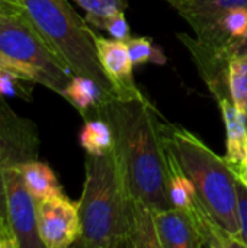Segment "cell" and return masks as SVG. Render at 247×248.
I'll return each mask as SVG.
<instances>
[{
    "label": "cell",
    "instance_id": "obj_7",
    "mask_svg": "<svg viewBox=\"0 0 247 248\" xmlns=\"http://www.w3.org/2000/svg\"><path fill=\"white\" fill-rule=\"evenodd\" d=\"M41 138L36 125L19 116L0 99V160L3 167H19L39 155Z\"/></svg>",
    "mask_w": 247,
    "mask_h": 248
},
{
    "label": "cell",
    "instance_id": "obj_16",
    "mask_svg": "<svg viewBox=\"0 0 247 248\" xmlns=\"http://www.w3.org/2000/svg\"><path fill=\"white\" fill-rule=\"evenodd\" d=\"M19 169L29 193L36 202L63 193V187L54 170L45 161H39L36 158L19 166Z\"/></svg>",
    "mask_w": 247,
    "mask_h": 248
},
{
    "label": "cell",
    "instance_id": "obj_17",
    "mask_svg": "<svg viewBox=\"0 0 247 248\" xmlns=\"http://www.w3.org/2000/svg\"><path fill=\"white\" fill-rule=\"evenodd\" d=\"M80 147L86 154L100 155L114 148V135L111 125L99 116L84 119V125L79 134Z\"/></svg>",
    "mask_w": 247,
    "mask_h": 248
},
{
    "label": "cell",
    "instance_id": "obj_6",
    "mask_svg": "<svg viewBox=\"0 0 247 248\" xmlns=\"http://www.w3.org/2000/svg\"><path fill=\"white\" fill-rule=\"evenodd\" d=\"M38 234L45 248H67L80 237L79 205L64 193L36 202Z\"/></svg>",
    "mask_w": 247,
    "mask_h": 248
},
{
    "label": "cell",
    "instance_id": "obj_28",
    "mask_svg": "<svg viewBox=\"0 0 247 248\" xmlns=\"http://www.w3.org/2000/svg\"><path fill=\"white\" fill-rule=\"evenodd\" d=\"M6 209V196H4V186H3V177L0 171V211Z\"/></svg>",
    "mask_w": 247,
    "mask_h": 248
},
{
    "label": "cell",
    "instance_id": "obj_29",
    "mask_svg": "<svg viewBox=\"0 0 247 248\" xmlns=\"http://www.w3.org/2000/svg\"><path fill=\"white\" fill-rule=\"evenodd\" d=\"M237 176H239V177H242V179H243V180L247 183V167L243 170V171H242V173H239Z\"/></svg>",
    "mask_w": 247,
    "mask_h": 248
},
{
    "label": "cell",
    "instance_id": "obj_11",
    "mask_svg": "<svg viewBox=\"0 0 247 248\" xmlns=\"http://www.w3.org/2000/svg\"><path fill=\"white\" fill-rule=\"evenodd\" d=\"M154 228L160 248L205 247L197 225L186 209H154Z\"/></svg>",
    "mask_w": 247,
    "mask_h": 248
},
{
    "label": "cell",
    "instance_id": "obj_1",
    "mask_svg": "<svg viewBox=\"0 0 247 248\" xmlns=\"http://www.w3.org/2000/svg\"><path fill=\"white\" fill-rule=\"evenodd\" d=\"M92 116L103 118L111 125L114 151L134 202L150 209L173 208L162 137L165 118L153 102L143 93L132 97L114 96L87 118Z\"/></svg>",
    "mask_w": 247,
    "mask_h": 248
},
{
    "label": "cell",
    "instance_id": "obj_30",
    "mask_svg": "<svg viewBox=\"0 0 247 248\" xmlns=\"http://www.w3.org/2000/svg\"><path fill=\"white\" fill-rule=\"evenodd\" d=\"M245 116H246V122H247V108H246V112H245Z\"/></svg>",
    "mask_w": 247,
    "mask_h": 248
},
{
    "label": "cell",
    "instance_id": "obj_22",
    "mask_svg": "<svg viewBox=\"0 0 247 248\" xmlns=\"http://www.w3.org/2000/svg\"><path fill=\"white\" fill-rule=\"evenodd\" d=\"M87 16H108L116 12H125L128 7L127 0H73Z\"/></svg>",
    "mask_w": 247,
    "mask_h": 248
},
{
    "label": "cell",
    "instance_id": "obj_8",
    "mask_svg": "<svg viewBox=\"0 0 247 248\" xmlns=\"http://www.w3.org/2000/svg\"><path fill=\"white\" fill-rule=\"evenodd\" d=\"M6 209L20 248H42L36 225V201L29 193L19 167L1 169Z\"/></svg>",
    "mask_w": 247,
    "mask_h": 248
},
{
    "label": "cell",
    "instance_id": "obj_24",
    "mask_svg": "<svg viewBox=\"0 0 247 248\" xmlns=\"http://www.w3.org/2000/svg\"><path fill=\"white\" fill-rule=\"evenodd\" d=\"M0 70H4V71L10 73V74L19 77L22 80L39 84V77H38V74L32 68H29V67H26V65L12 60L10 57H7L1 51H0Z\"/></svg>",
    "mask_w": 247,
    "mask_h": 248
},
{
    "label": "cell",
    "instance_id": "obj_31",
    "mask_svg": "<svg viewBox=\"0 0 247 248\" xmlns=\"http://www.w3.org/2000/svg\"><path fill=\"white\" fill-rule=\"evenodd\" d=\"M0 171H1V160H0Z\"/></svg>",
    "mask_w": 247,
    "mask_h": 248
},
{
    "label": "cell",
    "instance_id": "obj_20",
    "mask_svg": "<svg viewBox=\"0 0 247 248\" xmlns=\"http://www.w3.org/2000/svg\"><path fill=\"white\" fill-rule=\"evenodd\" d=\"M86 22L96 29L106 31L111 38L118 41H127L131 38V29L125 19V12H116L108 16H87Z\"/></svg>",
    "mask_w": 247,
    "mask_h": 248
},
{
    "label": "cell",
    "instance_id": "obj_26",
    "mask_svg": "<svg viewBox=\"0 0 247 248\" xmlns=\"http://www.w3.org/2000/svg\"><path fill=\"white\" fill-rule=\"evenodd\" d=\"M0 10H3L4 13H10V12H23L22 4L19 0H0Z\"/></svg>",
    "mask_w": 247,
    "mask_h": 248
},
{
    "label": "cell",
    "instance_id": "obj_27",
    "mask_svg": "<svg viewBox=\"0 0 247 248\" xmlns=\"http://www.w3.org/2000/svg\"><path fill=\"white\" fill-rule=\"evenodd\" d=\"M233 52H234V55H236V54L247 52V36L242 41V42H239V44H236V45L233 46Z\"/></svg>",
    "mask_w": 247,
    "mask_h": 248
},
{
    "label": "cell",
    "instance_id": "obj_32",
    "mask_svg": "<svg viewBox=\"0 0 247 248\" xmlns=\"http://www.w3.org/2000/svg\"><path fill=\"white\" fill-rule=\"evenodd\" d=\"M1 13H4V12H3V10H0V15H1Z\"/></svg>",
    "mask_w": 247,
    "mask_h": 248
},
{
    "label": "cell",
    "instance_id": "obj_19",
    "mask_svg": "<svg viewBox=\"0 0 247 248\" xmlns=\"http://www.w3.org/2000/svg\"><path fill=\"white\" fill-rule=\"evenodd\" d=\"M125 44H127L128 54L134 67L143 65V64L165 65L167 61L163 51L150 38H146V36L130 38L125 41Z\"/></svg>",
    "mask_w": 247,
    "mask_h": 248
},
{
    "label": "cell",
    "instance_id": "obj_4",
    "mask_svg": "<svg viewBox=\"0 0 247 248\" xmlns=\"http://www.w3.org/2000/svg\"><path fill=\"white\" fill-rule=\"evenodd\" d=\"M23 13L73 74L98 83L108 99L116 96L100 67L95 31L80 17L68 0H19Z\"/></svg>",
    "mask_w": 247,
    "mask_h": 248
},
{
    "label": "cell",
    "instance_id": "obj_2",
    "mask_svg": "<svg viewBox=\"0 0 247 248\" xmlns=\"http://www.w3.org/2000/svg\"><path fill=\"white\" fill-rule=\"evenodd\" d=\"M83 248L131 247L135 202L125 185L114 148L105 154H87L84 183L77 202Z\"/></svg>",
    "mask_w": 247,
    "mask_h": 248
},
{
    "label": "cell",
    "instance_id": "obj_18",
    "mask_svg": "<svg viewBox=\"0 0 247 248\" xmlns=\"http://www.w3.org/2000/svg\"><path fill=\"white\" fill-rule=\"evenodd\" d=\"M229 90L231 102L245 113L247 108V52L236 54L230 60Z\"/></svg>",
    "mask_w": 247,
    "mask_h": 248
},
{
    "label": "cell",
    "instance_id": "obj_25",
    "mask_svg": "<svg viewBox=\"0 0 247 248\" xmlns=\"http://www.w3.org/2000/svg\"><path fill=\"white\" fill-rule=\"evenodd\" d=\"M0 248H20L15 228L9 219L7 209L0 211Z\"/></svg>",
    "mask_w": 247,
    "mask_h": 248
},
{
    "label": "cell",
    "instance_id": "obj_23",
    "mask_svg": "<svg viewBox=\"0 0 247 248\" xmlns=\"http://www.w3.org/2000/svg\"><path fill=\"white\" fill-rule=\"evenodd\" d=\"M237 219L242 246L247 248V183L237 176Z\"/></svg>",
    "mask_w": 247,
    "mask_h": 248
},
{
    "label": "cell",
    "instance_id": "obj_14",
    "mask_svg": "<svg viewBox=\"0 0 247 248\" xmlns=\"http://www.w3.org/2000/svg\"><path fill=\"white\" fill-rule=\"evenodd\" d=\"M247 36V7L239 6L227 10L197 38L223 46H233ZM234 54V52H233Z\"/></svg>",
    "mask_w": 247,
    "mask_h": 248
},
{
    "label": "cell",
    "instance_id": "obj_3",
    "mask_svg": "<svg viewBox=\"0 0 247 248\" xmlns=\"http://www.w3.org/2000/svg\"><path fill=\"white\" fill-rule=\"evenodd\" d=\"M163 129L192 180L197 195L215 221L240 244L237 219V174L227 160L186 128L165 119ZM243 247V246H242Z\"/></svg>",
    "mask_w": 247,
    "mask_h": 248
},
{
    "label": "cell",
    "instance_id": "obj_12",
    "mask_svg": "<svg viewBox=\"0 0 247 248\" xmlns=\"http://www.w3.org/2000/svg\"><path fill=\"white\" fill-rule=\"evenodd\" d=\"M226 126V160L236 171L242 173L247 167V122L231 99L218 102Z\"/></svg>",
    "mask_w": 247,
    "mask_h": 248
},
{
    "label": "cell",
    "instance_id": "obj_15",
    "mask_svg": "<svg viewBox=\"0 0 247 248\" xmlns=\"http://www.w3.org/2000/svg\"><path fill=\"white\" fill-rule=\"evenodd\" d=\"M60 96L66 99L84 119L108 99L95 80L79 74H74L70 78Z\"/></svg>",
    "mask_w": 247,
    "mask_h": 248
},
{
    "label": "cell",
    "instance_id": "obj_5",
    "mask_svg": "<svg viewBox=\"0 0 247 248\" xmlns=\"http://www.w3.org/2000/svg\"><path fill=\"white\" fill-rule=\"evenodd\" d=\"M0 51L32 68L39 77V84L57 94L63 93L74 76L23 12L0 15Z\"/></svg>",
    "mask_w": 247,
    "mask_h": 248
},
{
    "label": "cell",
    "instance_id": "obj_9",
    "mask_svg": "<svg viewBox=\"0 0 247 248\" xmlns=\"http://www.w3.org/2000/svg\"><path fill=\"white\" fill-rule=\"evenodd\" d=\"M176 36L189 51L201 78L207 84L215 102L218 103L223 99H230L229 65L234 55L233 49L230 46L215 45L182 32Z\"/></svg>",
    "mask_w": 247,
    "mask_h": 248
},
{
    "label": "cell",
    "instance_id": "obj_13",
    "mask_svg": "<svg viewBox=\"0 0 247 248\" xmlns=\"http://www.w3.org/2000/svg\"><path fill=\"white\" fill-rule=\"evenodd\" d=\"M192 28L194 35H201L227 10L239 6L247 7V0H163Z\"/></svg>",
    "mask_w": 247,
    "mask_h": 248
},
{
    "label": "cell",
    "instance_id": "obj_10",
    "mask_svg": "<svg viewBox=\"0 0 247 248\" xmlns=\"http://www.w3.org/2000/svg\"><path fill=\"white\" fill-rule=\"evenodd\" d=\"M95 46L102 70L109 78L115 94L121 97L138 96L143 92L134 80V64L130 58L127 44L118 39H109L95 32Z\"/></svg>",
    "mask_w": 247,
    "mask_h": 248
},
{
    "label": "cell",
    "instance_id": "obj_21",
    "mask_svg": "<svg viewBox=\"0 0 247 248\" xmlns=\"http://www.w3.org/2000/svg\"><path fill=\"white\" fill-rule=\"evenodd\" d=\"M32 81L22 80L4 70H0V99L20 97L23 100H32Z\"/></svg>",
    "mask_w": 247,
    "mask_h": 248
}]
</instances>
